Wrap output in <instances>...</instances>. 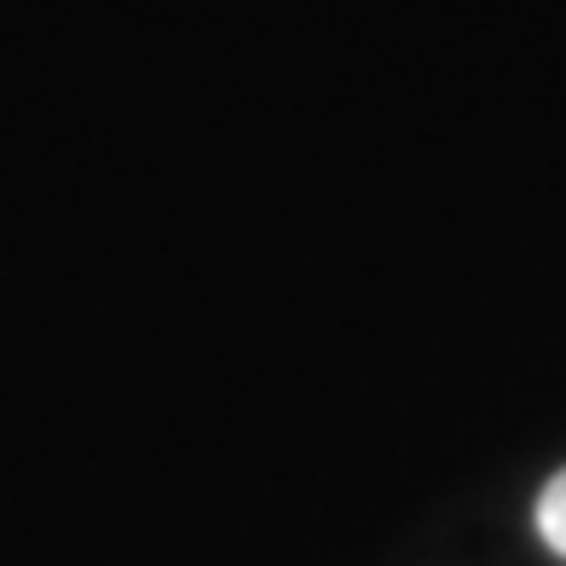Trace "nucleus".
<instances>
[{
	"label": "nucleus",
	"instance_id": "nucleus-1",
	"mask_svg": "<svg viewBox=\"0 0 566 566\" xmlns=\"http://www.w3.org/2000/svg\"><path fill=\"white\" fill-rule=\"evenodd\" d=\"M537 532H544V544L566 560V469L544 485V497H537Z\"/></svg>",
	"mask_w": 566,
	"mask_h": 566
}]
</instances>
